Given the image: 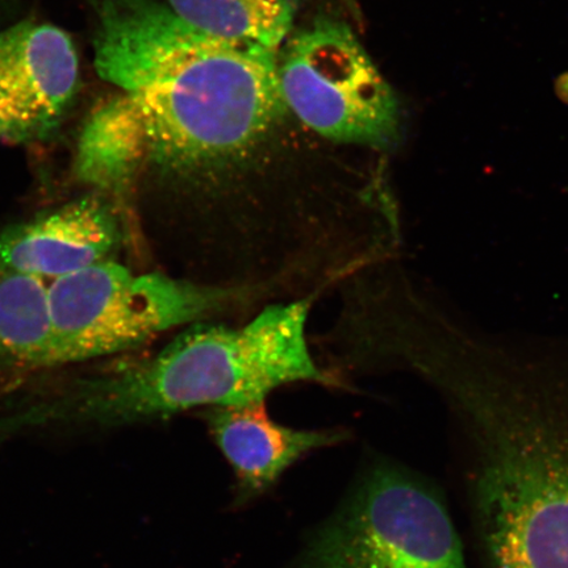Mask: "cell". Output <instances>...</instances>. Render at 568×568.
<instances>
[{
    "instance_id": "1",
    "label": "cell",
    "mask_w": 568,
    "mask_h": 568,
    "mask_svg": "<svg viewBox=\"0 0 568 568\" xmlns=\"http://www.w3.org/2000/svg\"><path fill=\"white\" fill-rule=\"evenodd\" d=\"M92 2L98 73L138 106L145 170L169 196L183 253L233 262L287 240L311 186L274 170L270 146L287 110L276 52L197 31L154 0Z\"/></svg>"
},
{
    "instance_id": "2",
    "label": "cell",
    "mask_w": 568,
    "mask_h": 568,
    "mask_svg": "<svg viewBox=\"0 0 568 568\" xmlns=\"http://www.w3.org/2000/svg\"><path fill=\"white\" fill-rule=\"evenodd\" d=\"M446 335L414 372L450 404L468 446V489L485 568H568V371L509 368Z\"/></svg>"
},
{
    "instance_id": "3",
    "label": "cell",
    "mask_w": 568,
    "mask_h": 568,
    "mask_svg": "<svg viewBox=\"0 0 568 568\" xmlns=\"http://www.w3.org/2000/svg\"><path fill=\"white\" fill-rule=\"evenodd\" d=\"M317 301L275 302L245 318L184 326L158 353L34 395L21 420L31 430L111 428L199 407L253 406L294 383L351 389L320 364L308 337Z\"/></svg>"
},
{
    "instance_id": "4",
    "label": "cell",
    "mask_w": 568,
    "mask_h": 568,
    "mask_svg": "<svg viewBox=\"0 0 568 568\" xmlns=\"http://www.w3.org/2000/svg\"><path fill=\"white\" fill-rule=\"evenodd\" d=\"M54 367L131 352L207 320H239L257 297L201 286L162 270L134 273L110 260L49 284ZM244 317V318H245Z\"/></svg>"
},
{
    "instance_id": "5",
    "label": "cell",
    "mask_w": 568,
    "mask_h": 568,
    "mask_svg": "<svg viewBox=\"0 0 568 568\" xmlns=\"http://www.w3.org/2000/svg\"><path fill=\"white\" fill-rule=\"evenodd\" d=\"M301 568H466L444 497L394 464H376L315 537Z\"/></svg>"
},
{
    "instance_id": "6",
    "label": "cell",
    "mask_w": 568,
    "mask_h": 568,
    "mask_svg": "<svg viewBox=\"0 0 568 568\" xmlns=\"http://www.w3.org/2000/svg\"><path fill=\"white\" fill-rule=\"evenodd\" d=\"M278 80L286 109L317 136L378 152L399 146V99L343 21L315 20L291 39Z\"/></svg>"
},
{
    "instance_id": "7",
    "label": "cell",
    "mask_w": 568,
    "mask_h": 568,
    "mask_svg": "<svg viewBox=\"0 0 568 568\" xmlns=\"http://www.w3.org/2000/svg\"><path fill=\"white\" fill-rule=\"evenodd\" d=\"M78 84L80 60L61 28L21 21L0 30V144L51 138Z\"/></svg>"
},
{
    "instance_id": "8",
    "label": "cell",
    "mask_w": 568,
    "mask_h": 568,
    "mask_svg": "<svg viewBox=\"0 0 568 568\" xmlns=\"http://www.w3.org/2000/svg\"><path fill=\"white\" fill-rule=\"evenodd\" d=\"M123 210L91 193L0 232V272L57 281L113 260L125 240Z\"/></svg>"
},
{
    "instance_id": "9",
    "label": "cell",
    "mask_w": 568,
    "mask_h": 568,
    "mask_svg": "<svg viewBox=\"0 0 568 568\" xmlns=\"http://www.w3.org/2000/svg\"><path fill=\"white\" fill-rule=\"evenodd\" d=\"M202 418L236 477L234 506L264 495L308 453L346 442L344 429L303 430L268 417L265 403L205 408Z\"/></svg>"
},
{
    "instance_id": "10",
    "label": "cell",
    "mask_w": 568,
    "mask_h": 568,
    "mask_svg": "<svg viewBox=\"0 0 568 568\" xmlns=\"http://www.w3.org/2000/svg\"><path fill=\"white\" fill-rule=\"evenodd\" d=\"M148 158L144 122L123 92L91 112L78 140L73 172L92 193L124 209L136 193Z\"/></svg>"
},
{
    "instance_id": "11",
    "label": "cell",
    "mask_w": 568,
    "mask_h": 568,
    "mask_svg": "<svg viewBox=\"0 0 568 568\" xmlns=\"http://www.w3.org/2000/svg\"><path fill=\"white\" fill-rule=\"evenodd\" d=\"M54 368L47 281L0 272V408Z\"/></svg>"
},
{
    "instance_id": "12",
    "label": "cell",
    "mask_w": 568,
    "mask_h": 568,
    "mask_svg": "<svg viewBox=\"0 0 568 568\" xmlns=\"http://www.w3.org/2000/svg\"><path fill=\"white\" fill-rule=\"evenodd\" d=\"M184 23L215 38L276 52L293 28L296 0H166Z\"/></svg>"
},
{
    "instance_id": "13",
    "label": "cell",
    "mask_w": 568,
    "mask_h": 568,
    "mask_svg": "<svg viewBox=\"0 0 568 568\" xmlns=\"http://www.w3.org/2000/svg\"><path fill=\"white\" fill-rule=\"evenodd\" d=\"M557 97L565 104H568V73L560 74L556 81Z\"/></svg>"
}]
</instances>
